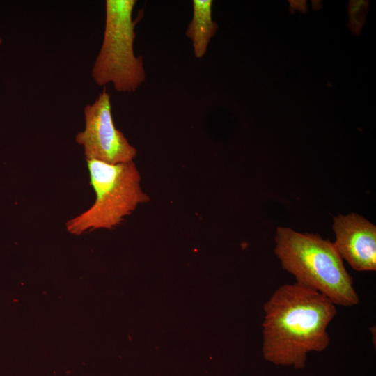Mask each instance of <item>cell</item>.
Segmentation results:
<instances>
[{"label":"cell","mask_w":376,"mask_h":376,"mask_svg":"<svg viewBox=\"0 0 376 376\" xmlns=\"http://www.w3.org/2000/svg\"><path fill=\"white\" fill-rule=\"evenodd\" d=\"M135 0H107L103 40L92 68V77L99 86L111 83L118 92L135 91L145 81L141 56L134 51L135 26L132 18Z\"/></svg>","instance_id":"cell-4"},{"label":"cell","mask_w":376,"mask_h":376,"mask_svg":"<svg viewBox=\"0 0 376 376\" xmlns=\"http://www.w3.org/2000/svg\"><path fill=\"white\" fill-rule=\"evenodd\" d=\"M274 253L296 283L327 297L336 306H354L359 298L334 243L318 234L278 227Z\"/></svg>","instance_id":"cell-2"},{"label":"cell","mask_w":376,"mask_h":376,"mask_svg":"<svg viewBox=\"0 0 376 376\" xmlns=\"http://www.w3.org/2000/svg\"><path fill=\"white\" fill-rule=\"evenodd\" d=\"M334 243L341 258L358 272L376 270V226L365 217L350 213L334 217Z\"/></svg>","instance_id":"cell-6"},{"label":"cell","mask_w":376,"mask_h":376,"mask_svg":"<svg viewBox=\"0 0 376 376\" xmlns=\"http://www.w3.org/2000/svg\"><path fill=\"white\" fill-rule=\"evenodd\" d=\"M263 353L266 359L301 366L310 352L330 344L327 328L336 306L322 294L295 282L276 289L263 306Z\"/></svg>","instance_id":"cell-1"},{"label":"cell","mask_w":376,"mask_h":376,"mask_svg":"<svg viewBox=\"0 0 376 376\" xmlns=\"http://www.w3.org/2000/svg\"><path fill=\"white\" fill-rule=\"evenodd\" d=\"M212 0L192 1V18L187 26L186 36L191 40L194 54L197 58L205 56L217 29V24L212 16Z\"/></svg>","instance_id":"cell-7"},{"label":"cell","mask_w":376,"mask_h":376,"mask_svg":"<svg viewBox=\"0 0 376 376\" xmlns=\"http://www.w3.org/2000/svg\"><path fill=\"white\" fill-rule=\"evenodd\" d=\"M86 162L96 198L90 208L67 221L70 233L112 228L139 204L149 201L141 189L140 173L133 161L114 164L97 160Z\"/></svg>","instance_id":"cell-3"},{"label":"cell","mask_w":376,"mask_h":376,"mask_svg":"<svg viewBox=\"0 0 376 376\" xmlns=\"http://www.w3.org/2000/svg\"><path fill=\"white\" fill-rule=\"evenodd\" d=\"M84 120V129L76 135L75 141L83 146L86 160L113 164L133 161L137 150L116 127L106 88L93 103L85 107Z\"/></svg>","instance_id":"cell-5"}]
</instances>
